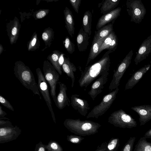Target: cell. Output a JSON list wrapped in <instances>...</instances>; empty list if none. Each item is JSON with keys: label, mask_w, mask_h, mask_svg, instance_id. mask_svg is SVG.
I'll list each match as a JSON object with an SVG mask.
<instances>
[{"label": "cell", "mask_w": 151, "mask_h": 151, "mask_svg": "<svg viewBox=\"0 0 151 151\" xmlns=\"http://www.w3.org/2000/svg\"><path fill=\"white\" fill-rule=\"evenodd\" d=\"M112 52L111 51L108 50L98 61L86 67L83 71L81 72L78 80L81 87H84L86 89L98 77L109 72L111 63L109 54Z\"/></svg>", "instance_id": "6da1fadb"}, {"label": "cell", "mask_w": 151, "mask_h": 151, "mask_svg": "<svg viewBox=\"0 0 151 151\" xmlns=\"http://www.w3.org/2000/svg\"><path fill=\"white\" fill-rule=\"evenodd\" d=\"M14 71L15 76L22 84L26 88L31 90L34 94L38 95L41 99L37 84L29 67L21 61H17L14 63Z\"/></svg>", "instance_id": "7a4b0ae2"}, {"label": "cell", "mask_w": 151, "mask_h": 151, "mask_svg": "<svg viewBox=\"0 0 151 151\" xmlns=\"http://www.w3.org/2000/svg\"><path fill=\"white\" fill-rule=\"evenodd\" d=\"M63 124L71 132L83 136L98 133V129L101 126L98 123L89 120L82 121L80 119H67Z\"/></svg>", "instance_id": "3957f363"}, {"label": "cell", "mask_w": 151, "mask_h": 151, "mask_svg": "<svg viewBox=\"0 0 151 151\" xmlns=\"http://www.w3.org/2000/svg\"><path fill=\"white\" fill-rule=\"evenodd\" d=\"M108 122L115 127L131 129L136 127L137 125L135 119L122 109L111 114Z\"/></svg>", "instance_id": "277c9868"}, {"label": "cell", "mask_w": 151, "mask_h": 151, "mask_svg": "<svg viewBox=\"0 0 151 151\" xmlns=\"http://www.w3.org/2000/svg\"><path fill=\"white\" fill-rule=\"evenodd\" d=\"M42 69L44 77L50 87L51 95L56 105V89L57 85L59 80L60 75L48 60H45L44 61Z\"/></svg>", "instance_id": "5b68a950"}, {"label": "cell", "mask_w": 151, "mask_h": 151, "mask_svg": "<svg viewBox=\"0 0 151 151\" xmlns=\"http://www.w3.org/2000/svg\"><path fill=\"white\" fill-rule=\"evenodd\" d=\"M119 90L118 87L104 95L101 102L95 106L87 115L86 119L90 118L98 119L99 116L103 115L112 105Z\"/></svg>", "instance_id": "8992f818"}, {"label": "cell", "mask_w": 151, "mask_h": 151, "mask_svg": "<svg viewBox=\"0 0 151 151\" xmlns=\"http://www.w3.org/2000/svg\"><path fill=\"white\" fill-rule=\"evenodd\" d=\"M126 10L131 17L130 21L139 24L146 13V9L141 0H127Z\"/></svg>", "instance_id": "52a82bcc"}, {"label": "cell", "mask_w": 151, "mask_h": 151, "mask_svg": "<svg viewBox=\"0 0 151 151\" xmlns=\"http://www.w3.org/2000/svg\"><path fill=\"white\" fill-rule=\"evenodd\" d=\"M133 54L132 50L118 65L116 70H114L113 78L109 87L110 91L118 88L119 85L122 78L131 63Z\"/></svg>", "instance_id": "ba28073f"}, {"label": "cell", "mask_w": 151, "mask_h": 151, "mask_svg": "<svg viewBox=\"0 0 151 151\" xmlns=\"http://www.w3.org/2000/svg\"><path fill=\"white\" fill-rule=\"evenodd\" d=\"M36 72L38 80V87L50 111L54 122L56 123L55 114L53 110L48 86L40 69L37 68Z\"/></svg>", "instance_id": "9c48e42d"}, {"label": "cell", "mask_w": 151, "mask_h": 151, "mask_svg": "<svg viewBox=\"0 0 151 151\" xmlns=\"http://www.w3.org/2000/svg\"><path fill=\"white\" fill-rule=\"evenodd\" d=\"M22 132L17 126L12 125L0 126V143L7 142L15 140Z\"/></svg>", "instance_id": "30bf717a"}, {"label": "cell", "mask_w": 151, "mask_h": 151, "mask_svg": "<svg viewBox=\"0 0 151 151\" xmlns=\"http://www.w3.org/2000/svg\"><path fill=\"white\" fill-rule=\"evenodd\" d=\"M70 99V104L73 108L81 115L86 116L90 108L88 101L81 98L78 94L72 95Z\"/></svg>", "instance_id": "8fae6325"}, {"label": "cell", "mask_w": 151, "mask_h": 151, "mask_svg": "<svg viewBox=\"0 0 151 151\" xmlns=\"http://www.w3.org/2000/svg\"><path fill=\"white\" fill-rule=\"evenodd\" d=\"M21 25L17 17H15L14 19L10 20L6 25L7 35L9 37L11 45L17 42L19 37Z\"/></svg>", "instance_id": "7c38bea8"}, {"label": "cell", "mask_w": 151, "mask_h": 151, "mask_svg": "<svg viewBox=\"0 0 151 151\" xmlns=\"http://www.w3.org/2000/svg\"><path fill=\"white\" fill-rule=\"evenodd\" d=\"M151 53V35L142 43L139 46L134 61L136 65L146 59Z\"/></svg>", "instance_id": "4fadbf2b"}, {"label": "cell", "mask_w": 151, "mask_h": 151, "mask_svg": "<svg viewBox=\"0 0 151 151\" xmlns=\"http://www.w3.org/2000/svg\"><path fill=\"white\" fill-rule=\"evenodd\" d=\"M109 72H106L100 76L92 84L88 94L93 100L103 91L104 85L108 81Z\"/></svg>", "instance_id": "5bb4252c"}, {"label": "cell", "mask_w": 151, "mask_h": 151, "mask_svg": "<svg viewBox=\"0 0 151 151\" xmlns=\"http://www.w3.org/2000/svg\"><path fill=\"white\" fill-rule=\"evenodd\" d=\"M121 10V7H118L109 13L103 15L98 21L96 29L98 30L111 22L113 24L115 20L120 15Z\"/></svg>", "instance_id": "9a60e30c"}, {"label": "cell", "mask_w": 151, "mask_h": 151, "mask_svg": "<svg viewBox=\"0 0 151 151\" xmlns=\"http://www.w3.org/2000/svg\"><path fill=\"white\" fill-rule=\"evenodd\" d=\"M131 109L138 114L140 126L144 125L151 120V105H142L132 107Z\"/></svg>", "instance_id": "2e32d148"}, {"label": "cell", "mask_w": 151, "mask_h": 151, "mask_svg": "<svg viewBox=\"0 0 151 151\" xmlns=\"http://www.w3.org/2000/svg\"><path fill=\"white\" fill-rule=\"evenodd\" d=\"M59 91L57 97V107L60 110H62L66 106L70 105V101L67 94V89L66 86L64 83L59 81Z\"/></svg>", "instance_id": "e0dca14e"}, {"label": "cell", "mask_w": 151, "mask_h": 151, "mask_svg": "<svg viewBox=\"0 0 151 151\" xmlns=\"http://www.w3.org/2000/svg\"><path fill=\"white\" fill-rule=\"evenodd\" d=\"M151 66L150 64L145 65L135 72L126 83L125 90L132 89L134 86L149 70Z\"/></svg>", "instance_id": "ac0fdd59"}, {"label": "cell", "mask_w": 151, "mask_h": 151, "mask_svg": "<svg viewBox=\"0 0 151 151\" xmlns=\"http://www.w3.org/2000/svg\"><path fill=\"white\" fill-rule=\"evenodd\" d=\"M118 44L117 36L114 32L113 31L105 39L99 49V53L105 49H107L113 52L116 49Z\"/></svg>", "instance_id": "d6986e66"}, {"label": "cell", "mask_w": 151, "mask_h": 151, "mask_svg": "<svg viewBox=\"0 0 151 151\" xmlns=\"http://www.w3.org/2000/svg\"><path fill=\"white\" fill-rule=\"evenodd\" d=\"M90 37L88 33L85 32L81 27L76 37L77 44L80 52H83L87 49Z\"/></svg>", "instance_id": "ffe728a7"}, {"label": "cell", "mask_w": 151, "mask_h": 151, "mask_svg": "<svg viewBox=\"0 0 151 151\" xmlns=\"http://www.w3.org/2000/svg\"><path fill=\"white\" fill-rule=\"evenodd\" d=\"M63 70L67 76L71 79V87H73L75 81L74 73L77 70L75 65L71 63L69 57H64V60L62 65Z\"/></svg>", "instance_id": "44dd1931"}, {"label": "cell", "mask_w": 151, "mask_h": 151, "mask_svg": "<svg viewBox=\"0 0 151 151\" xmlns=\"http://www.w3.org/2000/svg\"><path fill=\"white\" fill-rule=\"evenodd\" d=\"M65 27L70 35L73 37L75 32V23L73 16L71 11L67 6L63 11Z\"/></svg>", "instance_id": "7402d4cb"}, {"label": "cell", "mask_w": 151, "mask_h": 151, "mask_svg": "<svg viewBox=\"0 0 151 151\" xmlns=\"http://www.w3.org/2000/svg\"><path fill=\"white\" fill-rule=\"evenodd\" d=\"M107 36L102 38L95 42H92L86 66H87L90 62L94 60L99 54V49Z\"/></svg>", "instance_id": "603a6c76"}, {"label": "cell", "mask_w": 151, "mask_h": 151, "mask_svg": "<svg viewBox=\"0 0 151 151\" xmlns=\"http://www.w3.org/2000/svg\"><path fill=\"white\" fill-rule=\"evenodd\" d=\"M62 53L58 50H54L47 58V59L50 61L60 75H62V71L61 67L60 65L59 60Z\"/></svg>", "instance_id": "cb8c5ba5"}, {"label": "cell", "mask_w": 151, "mask_h": 151, "mask_svg": "<svg viewBox=\"0 0 151 151\" xmlns=\"http://www.w3.org/2000/svg\"><path fill=\"white\" fill-rule=\"evenodd\" d=\"M113 31V24L112 23L105 25L97 31H95V35L92 42L108 36Z\"/></svg>", "instance_id": "d4e9b609"}, {"label": "cell", "mask_w": 151, "mask_h": 151, "mask_svg": "<svg viewBox=\"0 0 151 151\" xmlns=\"http://www.w3.org/2000/svg\"><path fill=\"white\" fill-rule=\"evenodd\" d=\"M54 33L53 29L50 27L45 29L42 33V38L45 45L42 50L43 51L47 48L50 47L54 38Z\"/></svg>", "instance_id": "484cf974"}, {"label": "cell", "mask_w": 151, "mask_h": 151, "mask_svg": "<svg viewBox=\"0 0 151 151\" xmlns=\"http://www.w3.org/2000/svg\"><path fill=\"white\" fill-rule=\"evenodd\" d=\"M120 0H106L101 3L100 11L103 15L112 11L118 6Z\"/></svg>", "instance_id": "4316f807"}, {"label": "cell", "mask_w": 151, "mask_h": 151, "mask_svg": "<svg viewBox=\"0 0 151 151\" xmlns=\"http://www.w3.org/2000/svg\"><path fill=\"white\" fill-rule=\"evenodd\" d=\"M92 15L89 10L84 13L83 19L82 27L84 31L88 33L89 36L91 34Z\"/></svg>", "instance_id": "83f0119b"}, {"label": "cell", "mask_w": 151, "mask_h": 151, "mask_svg": "<svg viewBox=\"0 0 151 151\" xmlns=\"http://www.w3.org/2000/svg\"><path fill=\"white\" fill-rule=\"evenodd\" d=\"M144 137H141L136 145L133 151H151V143Z\"/></svg>", "instance_id": "f1b7e54d"}, {"label": "cell", "mask_w": 151, "mask_h": 151, "mask_svg": "<svg viewBox=\"0 0 151 151\" xmlns=\"http://www.w3.org/2000/svg\"><path fill=\"white\" fill-rule=\"evenodd\" d=\"M102 144L105 151H117L119 146V139L113 137L108 143L104 142Z\"/></svg>", "instance_id": "f546056e"}, {"label": "cell", "mask_w": 151, "mask_h": 151, "mask_svg": "<svg viewBox=\"0 0 151 151\" xmlns=\"http://www.w3.org/2000/svg\"><path fill=\"white\" fill-rule=\"evenodd\" d=\"M40 46V42L37 34L36 32H35L27 43V50L29 51H34L38 49Z\"/></svg>", "instance_id": "4dcf8cb0"}, {"label": "cell", "mask_w": 151, "mask_h": 151, "mask_svg": "<svg viewBox=\"0 0 151 151\" xmlns=\"http://www.w3.org/2000/svg\"><path fill=\"white\" fill-rule=\"evenodd\" d=\"M45 147L47 151H63L62 147L55 141L50 140Z\"/></svg>", "instance_id": "1f68e13d"}, {"label": "cell", "mask_w": 151, "mask_h": 151, "mask_svg": "<svg viewBox=\"0 0 151 151\" xmlns=\"http://www.w3.org/2000/svg\"><path fill=\"white\" fill-rule=\"evenodd\" d=\"M63 44L67 51L72 54L75 51V45L68 36H66L63 41Z\"/></svg>", "instance_id": "d6a6232c"}, {"label": "cell", "mask_w": 151, "mask_h": 151, "mask_svg": "<svg viewBox=\"0 0 151 151\" xmlns=\"http://www.w3.org/2000/svg\"><path fill=\"white\" fill-rule=\"evenodd\" d=\"M49 12V9H40L34 12L33 16L35 20L41 19L46 16Z\"/></svg>", "instance_id": "836d02e7"}, {"label": "cell", "mask_w": 151, "mask_h": 151, "mask_svg": "<svg viewBox=\"0 0 151 151\" xmlns=\"http://www.w3.org/2000/svg\"><path fill=\"white\" fill-rule=\"evenodd\" d=\"M135 139V137H130L121 151H133Z\"/></svg>", "instance_id": "e575fe53"}, {"label": "cell", "mask_w": 151, "mask_h": 151, "mask_svg": "<svg viewBox=\"0 0 151 151\" xmlns=\"http://www.w3.org/2000/svg\"><path fill=\"white\" fill-rule=\"evenodd\" d=\"M84 139L81 136L75 135H68L67 137V140L68 142L76 144L80 143Z\"/></svg>", "instance_id": "d590c367"}, {"label": "cell", "mask_w": 151, "mask_h": 151, "mask_svg": "<svg viewBox=\"0 0 151 151\" xmlns=\"http://www.w3.org/2000/svg\"><path fill=\"white\" fill-rule=\"evenodd\" d=\"M0 103L3 106L12 110L14 111V109L10 103L1 94L0 95Z\"/></svg>", "instance_id": "8d00e7d4"}, {"label": "cell", "mask_w": 151, "mask_h": 151, "mask_svg": "<svg viewBox=\"0 0 151 151\" xmlns=\"http://www.w3.org/2000/svg\"><path fill=\"white\" fill-rule=\"evenodd\" d=\"M69 1L75 11L78 14L81 0H69Z\"/></svg>", "instance_id": "74e56055"}, {"label": "cell", "mask_w": 151, "mask_h": 151, "mask_svg": "<svg viewBox=\"0 0 151 151\" xmlns=\"http://www.w3.org/2000/svg\"><path fill=\"white\" fill-rule=\"evenodd\" d=\"M34 151H47L45 147V145L43 144L41 141H40L36 145Z\"/></svg>", "instance_id": "f35d334b"}, {"label": "cell", "mask_w": 151, "mask_h": 151, "mask_svg": "<svg viewBox=\"0 0 151 151\" xmlns=\"http://www.w3.org/2000/svg\"><path fill=\"white\" fill-rule=\"evenodd\" d=\"M12 123L9 120L5 121L0 119V126H4L12 125Z\"/></svg>", "instance_id": "ab89813d"}, {"label": "cell", "mask_w": 151, "mask_h": 151, "mask_svg": "<svg viewBox=\"0 0 151 151\" xmlns=\"http://www.w3.org/2000/svg\"><path fill=\"white\" fill-rule=\"evenodd\" d=\"M144 137L146 139L151 138V129L149 130L145 133Z\"/></svg>", "instance_id": "60d3db41"}, {"label": "cell", "mask_w": 151, "mask_h": 151, "mask_svg": "<svg viewBox=\"0 0 151 151\" xmlns=\"http://www.w3.org/2000/svg\"><path fill=\"white\" fill-rule=\"evenodd\" d=\"M7 114L2 109L1 106H0V118L3 117L6 115H7Z\"/></svg>", "instance_id": "b9f144b4"}, {"label": "cell", "mask_w": 151, "mask_h": 151, "mask_svg": "<svg viewBox=\"0 0 151 151\" xmlns=\"http://www.w3.org/2000/svg\"><path fill=\"white\" fill-rule=\"evenodd\" d=\"M95 151H105L102 144H101L100 146L98 147L97 149Z\"/></svg>", "instance_id": "7bdbcfd3"}, {"label": "cell", "mask_w": 151, "mask_h": 151, "mask_svg": "<svg viewBox=\"0 0 151 151\" xmlns=\"http://www.w3.org/2000/svg\"><path fill=\"white\" fill-rule=\"evenodd\" d=\"M4 48L2 45L0 44V55H1L3 52Z\"/></svg>", "instance_id": "ee69618b"}, {"label": "cell", "mask_w": 151, "mask_h": 151, "mask_svg": "<svg viewBox=\"0 0 151 151\" xmlns=\"http://www.w3.org/2000/svg\"><path fill=\"white\" fill-rule=\"evenodd\" d=\"M0 119H8V120H9L10 119H9L8 118H6L5 117H1L0 118Z\"/></svg>", "instance_id": "f6af8a7d"}]
</instances>
